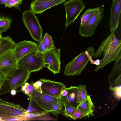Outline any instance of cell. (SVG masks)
<instances>
[{"mask_svg":"<svg viewBox=\"0 0 121 121\" xmlns=\"http://www.w3.org/2000/svg\"><path fill=\"white\" fill-rule=\"evenodd\" d=\"M21 91L24 92L26 89V86L24 84V85L21 86Z\"/></svg>","mask_w":121,"mask_h":121,"instance_id":"cell-37","label":"cell"},{"mask_svg":"<svg viewBox=\"0 0 121 121\" xmlns=\"http://www.w3.org/2000/svg\"><path fill=\"white\" fill-rule=\"evenodd\" d=\"M60 49L54 46L43 53L44 67L47 68L53 74L60 73L61 68Z\"/></svg>","mask_w":121,"mask_h":121,"instance_id":"cell-8","label":"cell"},{"mask_svg":"<svg viewBox=\"0 0 121 121\" xmlns=\"http://www.w3.org/2000/svg\"><path fill=\"white\" fill-rule=\"evenodd\" d=\"M114 32H111L109 36L102 43L93 56L94 58L101 56L103 58L100 60L95 70L96 72L104 67L109 63L116 61L121 57V40L117 39Z\"/></svg>","mask_w":121,"mask_h":121,"instance_id":"cell-1","label":"cell"},{"mask_svg":"<svg viewBox=\"0 0 121 121\" xmlns=\"http://www.w3.org/2000/svg\"><path fill=\"white\" fill-rule=\"evenodd\" d=\"M104 15V8L99 6L94 15L87 24L84 26H80L79 29V34L84 37H90L92 36Z\"/></svg>","mask_w":121,"mask_h":121,"instance_id":"cell-9","label":"cell"},{"mask_svg":"<svg viewBox=\"0 0 121 121\" xmlns=\"http://www.w3.org/2000/svg\"><path fill=\"white\" fill-rule=\"evenodd\" d=\"M109 26L111 32L117 28L121 12V0H113L111 9Z\"/></svg>","mask_w":121,"mask_h":121,"instance_id":"cell-16","label":"cell"},{"mask_svg":"<svg viewBox=\"0 0 121 121\" xmlns=\"http://www.w3.org/2000/svg\"><path fill=\"white\" fill-rule=\"evenodd\" d=\"M38 46L34 42L24 40L15 43L12 49V52L18 61L26 55L36 51Z\"/></svg>","mask_w":121,"mask_h":121,"instance_id":"cell-11","label":"cell"},{"mask_svg":"<svg viewBox=\"0 0 121 121\" xmlns=\"http://www.w3.org/2000/svg\"><path fill=\"white\" fill-rule=\"evenodd\" d=\"M10 92L11 95L13 96L15 95L17 93L16 90L15 89L12 90Z\"/></svg>","mask_w":121,"mask_h":121,"instance_id":"cell-35","label":"cell"},{"mask_svg":"<svg viewBox=\"0 0 121 121\" xmlns=\"http://www.w3.org/2000/svg\"><path fill=\"white\" fill-rule=\"evenodd\" d=\"M89 116H90L88 114L76 107L69 117L73 120H76L84 117Z\"/></svg>","mask_w":121,"mask_h":121,"instance_id":"cell-24","label":"cell"},{"mask_svg":"<svg viewBox=\"0 0 121 121\" xmlns=\"http://www.w3.org/2000/svg\"><path fill=\"white\" fill-rule=\"evenodd\" d=\"M12 49L0 56V71L9 77L13 76L18 68V61L13 54Z\"/></svg>","mask_w":121,"mask_h":121,"instance_id":"cell-6","label":"cell"},{"mask_svg":"<svg viewBox=\"0 0 121 121\" xmlns=\"http://www.w3.org/2000/svg\"><path fill=\"white\" fill-rule=\"evenodd\" d=\"M95 53L93 47H89L86 51L79 54L67 64L63 74L66 76L80 75L89 61L93 64L92 58Z\"/></svg>","mask_w":121,"mask_h":121,"instance_id":"cell-2","label":"cell"},{"mask_svg":"<svg viewBox=\"0 0 121 121\" xmlns=\"http://www.w3.org/2000/svg\"><path fill=\"white\" fill-rule=\"evenodd\" d=\"M69 89V87L66 88L62 91L58 99V102L63 105L65 108L67 107L68 94Z\"/></svg>","mask_w":121,"mask_h":121,"instance_id":"cell-26","label":"cell"},{"mask_svg":"<svg viewBox=\"0 0 121 121\" xmlns=\"http://www.w3.org/2000/svg\"><path fill=\"white\" fill-rule=\"evenodd\" d=\"M98 9V7L92 9L89 8L86 10L80 17V26H85L94 15Z\"/></svg>","mask_w":121,"mask_h":121,"instance_id":"cell-21","label":"cell"},{"mask_svg":"<svg viewBox=\"0 0 121 121\" xmlns=\"http://www.w3.org/2000/svg\"><path fill=\"white\" fill-rule=\"evenodd\" d=\"M77 108L88 114L90 116H94L95 106L89 95L85 100L80 102L77 106Z\"/></svg>","mask_w":121,"mask_h":121,"instance_id":"cell-17","label":"cell"},{"mask_svg":"<svg viewBox=\"0 0 121 121\" xmlns=\"http://www.w3.org/2000/svg\"><path fill=\"white\" fill-rule=\"evenodd\" d=\"M121 90L115 91V96L118 99L121 98Z\"/></svg>","mask_w":121,"mask_h":121,"instance_id":"cell-34","label":"cell"},{"mask_svg":"<svg viewBox=\"0 0 121 121\" xmlns=\"http://www.w3.org/2000/svg\"><path fill=\"white\" fill-rule=\"evenodd\" d=\"M63 105L58 102L52 106L50 112L56 116L59 114H63Z\"/></svg>","mask_w":121,"mask_h":121,"instance_id":"cell-27","label":"cell"},{"mask_svg":"<svg viewBox=\"0 0 121 121\" xmlns=\"http://www.w3.org/2000/svg\"><path fill=\"white\" fill-rule=\"evenodd\" d=\"M37 1H44V0H35Z\"/></svg>","mask_w":121,"mask_h":121,"instance_id":"cell-39","label":"cell"},{"mask_svg":"<svg viewBox=\"0 0 121 121\" xmlns=\"http://www.w3.org/2000/svg\"><path fill=\"white\" fill-rule=\"evenodd\" d=\"M27 110L19 104L5 101L0 98V118L25 116Z\"/></svg>","mask_w":121,"mask_h":121,"instance_id":"cell-10","label":"cell"},{"mask_svg":"<svg viewBox=\"0 0 121 121\" xmlns=\"http://www.w3.org/2000/svg\"><path fill=\"white\" fill-rule=\"evenodd\" d=\"M9 0H0V4H5Z\"/></svg>","mask_w":121,"mask_h":121,"instance_id":"cell-36","label":"cell"},{"mask_svg":"<svg viewBox=\"0 0 121 121\" xmlns=\"http://www.w3.org/2000/svg\"><path fill=\"white\" fill-rule=\"evenodd\" d=\"M2 85L1 84V83H0V88L1 87V86H2Z\"/></svg>","mask_w":121,"mask_h":121,"instance_id":"cell-40","label":"cell"},{"mask_svg":"<svg viewBox=\"0 0 121 121\" xmlns=\"http://www.w3.org/2000/svg\"><path fill=\"white\" fill-rule=\"evenodd\" d=\"M47 51L54 47V42L51 36L46 33L43 38Z\"/></svg>","mask_w":121,"mask_h":121,"instance_id":"cell-25","label":"cell"},{"mask_svg":"<svg viewBox=\"0 0 121 121\" xmlns=\"http://www.w3.org/2000/svg\"><path fill=\"white\" fill-rule=\"evenodd\" d=\"M2 37L3 36H2L1 34L0 33V43L2 40Z\"/></svg>","mask_w":121,"mask_h":121,"instance_id":"cell-38","label":"cell"},{"mask_svg":"<svg viewBox=\"0 0 121 121\" xmlns=\"http://www.w3.org/2000/svg\"><path fill=\"white\" fill-rule=\"evenodd\" d=\"M66 13V28L72 24L86 7L82 0H69L64 4Z\"/></svg>","mask_w":121,"mask_h":121,"instance_id":"cell-7","label":"cell"},{"mask_svg":"<svg viewBox=\"0 0 121 121\" xmlns=\"http://www.w3.org/2000/svg\"><path fill=\"white\" fill-rule=\"evenodd\" d=\"M12 18L4 16H0V33L1 34L9 29L12 22Z\"/></svg>","mask_w":121,"mask_h":121,"instance_id":"cell-23","label":"cell"},{"mask_svg":"<svg viewBox=\"0 0 121 121\" xmlns=\"http://www.w3.org/2000/svg\"><path fill=\"white\" fill-rule=\"evenodd\" d=\"M108 78L109 90L115 91L121 89V57L115 61Z\"/></svg>","mask_w":121,"mask_h":121,"instance_id":"cell-12","label":"cell"},{"mask_svg":"<svg viewBox=\"0 0 121 121\" xmlns=\"http://www.w3.org/2000/svg\"><path fill=\"white\" fill-rule=\"evenodd\" d=\"M77 86H71L69 87L68 94L67 106H71L76 108Z\"/></svg>","mask_w":121,"mask_h":121,"instance_id":"cell-20","label":"cell"},{"mask_svg":"<svg viewBox=\"0 0 121 121\" xmlns=\"http://www.w3.org/2000/svg\"><path fill=\"white\" fill-rule=\"evenodd\" d=\"M15 43L10 37H3L0 43V56L7 50L12 49Z\"/></svg>","mask_w":121,"mask_h":121,"instance_id":"cell-19","label":"cell"},{"mask_svg":"<svg viewBox=\"0 0 121 121\" xmlns=\"http://www.w3.org/2000/svg\"><path fill=\"white\" fill-rule=\"evenodd\" d=\"M10 77L6 76L0 71V83L2 85Z\"/></svg>","mask_w":121,"mask_h":121,"instance_id":"cell-33","label":"cell"},{"mask_svg":"<svg viewBox=\"0 0 121 121\" xmlns=\"http://www.w3.org/2000/svg\"><path fill=\"white\" fill-rule=\"evenodd\" d=\"M86 86L81 85L77 86L76 103L77 106L80 102L85 99L88 96Z\"/></svg>","mask_w":121,"mask_h":121,"instance_id":"cell-22","label":"cell"},{"mask_svg":"<svg viewBox=\"0 0 121 121\" xmlns=\"http://www.w3.org/2000/svg\"><path fill=\"white\" fill-rule=\"evenodd\" d=\"M22 20L33 39L39 43L43 38V30L35 14L30 9L26 10L22 13Z\"/></svg>","mask_w":121,"mask_h":121,"instance_id":"cell-3","label":"cell"},{"mask_svg":"<svg viewBox=\"0 0 121 121\" xmlns=\"http://www.w3.org/2000/svg\"><path fill=\"white\" fill-rule=\"evenodd\" d=\"M31 97L41 107L49 113L53 105L58 102V99L43 92L41 93L35 90Z\"/></svg>","mask_w":121,"mask_h":121,"instance_id":"cell-14","label":"cell"},{"mask_svg":"<svg viewBox=\"0 0 121 121\" xmlns=\"http://www.w3.org/2000/svg\"><path fill=\"white\" fill-rule=\"evenodd\" d=\"M37 51L43 54L47 51L43 38L39 42V44L38 46Z\"/></svg>","mask_w":121,"mask_h":121,"instance_id":"cell-31","label":"cell"},{"mask_svg":"<svg viewBox=\"0 0 121 121\" xmlns=\"http://www.w3.org/2000/svg\"><path fill=\"white\" fill-rule=\"evenodd\" d=\"M30 101L26 113L39 114L49 112L46 111L41 107L35 101L32 97H29Z\"/></svg>","mask_w":121,"mask_h":121,"instance_id":"cell-18","label":"cell"},{"mask_svg":"<svg viewBox=\"0 0 121 121\" xmlns=\"http://www.w3.org/2000/svg\"><path fill=\"white\" fill-rule=\"evenodd\" d=\"M30 73L26 69L18 68L15 75L3 84L0 88V95L10 92L12 90H16L23 86L29 78Z\"/></svg>","mask_w":121,"mask_h":121,"instance_id":"cell-4","label":"cell"},{"mask_svg":"<svg viewBox=\"0 0 121 121\" xmlns=\"http://www.w3.org/2000/svg\"><path fill=\"white\" fill-rule=\"evenodd\" d=\"M23 0H9L5 5L9 8L12 7L18 8L19 5L22 4Z\"/></svg>","mask_w":121,"mask_h":121,"instance_id":"cell-28","label":"cell"},{"mask_svg":"<svg viewBox=\"0 0 121 121\" xmlns=\"http://www.w3.org/2000/svg\"><path fill=\"white\" fill-rule=\"evenodd\" d=\"M43 92L58 99L61 92L65 89V85L61 82L41 78Z\"/></svg>","mask_w":121,"mask_h":121,"instance_id":"cell-13","label":"cell"},{"mask_svg":"<svg viewBox=\"0 0 121 121\" xmlns=\"http://www.w3.org/2000/svg\"><path fill=\"white\" fill-rule=\"evenodd\" d=\"M33 85L35 88V90L39 93H42L43 91L41 89L42 82L40 80H39L34 83Z\"/></svg>","mask_w":121,"mask_h":121,"instance_id":"cell-32","label":"cell"},{"mask_svg":"<svg viewBox=\"0 0 121 121\" xmlns=\"http://www.w3.org/2000/svg\"><path fill=\"white\" fill-rule=\"evenodd\" d=\"M24 84L26 85V88L24 93L27 95L29 97H31L35 90L34 86L33 84H29L27 82H26Z\"/></svg>","mask_w":121,"mask_h":121,"instance_id":"cell-29","label":"cell"},{"mask_svg":"<svg viewBox=\"0 0 121 121\" xmlns=\"http://www.w3.org/2000/svg\"><path fill=\"white\" fill-rule=\"evenodd\" d=\"M76 108L71 106H67L63 110V115L67 117H69Z\"/></svg>","mask_w":121,"mask_h":121,"instance_id":"cell-30","label":"cell"},{"mask_svg":"<svg viewBox=\"0 0 121 121\" xmlns=\"http://www.w3.org/2000/svg\"><path fill=\"white\" fill-rule=\"evenodd\" d=\"M66 0H49L37 1L34 0L31 3L30 9L35 14H40L52 7L65 2Z\"/></svg>","mask_w":121,"mask_h":121,"instance_id":"cell-15","label":"cell"},{"mask_svg":"<svg viewBox=\"0 0 121 121\" xmlns=\"http://www.w3.org/2000/svg\"><path fill=\"white\" fill-rule=\"evenodd\" d=\"M18 68L25 69L31 73L44 67L43 54L37 50L23 57L18 61Z\"/></svg>","mask_w":121,"mask_h":121,"instance_id":"cell-5","label":"cell"}]
</instances>
